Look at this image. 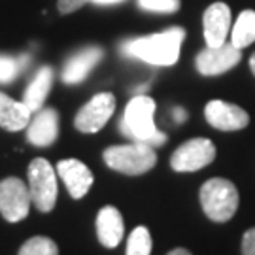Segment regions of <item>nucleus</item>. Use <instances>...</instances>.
<instances>
[{
    "instance_id": "27",
    "label": "nucleus",
    "mask_w": 255,
    "mask_h": 255,
    "mask_svg": "<svg viewBox=\"0 0 255 255\" xmlns=\"http://www.w3.org/2000/svg\"><path fill=\"white\" fill-rule=\"evenodd\" d=\"M95 4H118V2H123V0H91Z\"/></svg>"
},
{
    "instance_id": "15",
    "label": "nucleus",
    "mask_w": 255,
    "mask_h": 255,
    "mask_svg": "<svg viewBox=\"0 0 255 255\" xmlns=\"http://www.w3.org/2000/svg\"><path fill=\"white\" fill-rule=\"evenodd\" d=\"M102 51L101 47H85L80 53H76L66 63L63 70V82L64 83H80L87 78V74L95 68V64L102 59Z\"/></svg>"
},
{
    "instance_id": "4",
    "label": "nucleus",
    "mask_w": 255,
    "mask_h": 255,
    "mask_svg": "<svg viewBox=\"0 0 255 255\" xmlns=\"http://www.w3.org/2000/svg\"><path fill=\"white\" fill-rule=\"evenodd\" d=\"M104 163L116 172L140 176L153 168L157 163V155L153 146L134 142L127 146H112L104 149Z\"/></svg>"
},
{
    "instance_id": "23",
    "label": "nucleus",
    "mask_w": 255,
    "mask_h": 255,
    "mask_svg": "<svg viewBox=\"0 0 255 255\" xmlns=\"http://www.w3.org/2000/svg\"><path fill=\"white\" fill-rule=\"evenodd\" d=\"M242 255H255V227L248 229L242 237Z\"/></svg>"
},
{
    "instance_id": "21",
    "label": "nucleus",
    "mask_w": 255,
    "mask_h": 255,
    "mask_svg": "<svg viewBox=\"0 0 255 255\" xmlns=\"http://www.w3.org/2000/svg\"><path fill=\"white\" fill-rule=\"evenodd\" d=\"M25 63H27V57H23V59H13V57L0 55V83L11 82L19 74V68Z\"/></svg>"
},
{
    "instance_id": "14",
    "label": "nucleus",
    "mask_w": 255,
    "mask_h": 255,
    "mask_svg": "<svg viewBox=\"0 0 255 255\" xmlns=\"http://www.w3.org/2000/svg\"><path fill=\"white\" fill-rule=\"evenodd\" d=\"M123 216L116 206H104L97 216V237L104 248H116L123 240Z\"/></svg>"
},
{
    "instance_id": "6",
    "label": "nucleus",
    "mask_w": 255,
    "mask_h": 255,
    "mask_svg": "<svg viewBox=\"0 0 255 255\" xmlns=\"http://www.w3.org/2000/svg\"><path fill=\"white\" fill-rule=\"evenodd\" d=\"M216 159V146L208 138H191L178 147L170 157V166L176 172L201 170Z\"/></svg>"
},
{
    "instance_id": "22",
    "label": "nucleus",
    "mask_w": 255,
    "mask_h": 255,
    "mask_svg": "<svg viewBox=\"0 0 255 255\" xmlns=\"http://www.w3.org/2000/svg\"><path fill=\"white\" fill-rule=\"evenodd\" d=\"M138 6L155 13H174L180 9V0H138Z\"/></svg>"
},
{
    "instance_id": "20",
    "label": "nucleus",
    "mask_w": 255,
    "mask_h": 255,
    "mask_svg": "<svg viewBox=\"0 0 255 255\" xmlns=\"http://www.w3.org/2000/svg\"><path fill=\"white\" fill-rule=\"evenodd\" d=\"M17 255H59V248L51 238L32 237L21 246Z\"/></svg>"
},
{
    "instance_id": "1",
    "label": "nucleus",
    "mask_w": 255,
    "mask_h": 255,
    "mask_svg": "<svg viewBox=\"0 0 255 255\" xmlns=\"http://www.w3.org/2000/svg\"><path fill=\"white\" fill-rule=\"evenodd\" d=\"M185 38L182 27H172L157 34L128 40L121 46V51L127 57L140 59L155 66H172L180 57V47Z\"/></svg>"
},
{
    "instance_id": "19",
    "label": "nucleus",
    "mask_w": 255,
    "mask_h": 255,
    "mask_svg": "<svg viewBox=\"0 0 255 255\" xmlns=\"http://www.w3.org/2000/svg\"><path fill=\"white\" fill-rule=\"evenodd\" d=\"M151 254V235L146 227H136L127 240L125 255H149Z\"/></svg>"
},
{
    "instance_id": "17",
    "label": "nucleus",
    "mask_w": 255,
    "mask_h": 255,
    "mask_svg": "<svg viewBox=\"0 0 255 255\" xmlns=\"http://www.w3.org/2000/svg\"><path fill=\"white\" fill-rule=\"evenodd\" d=\"M51 83H53V70L49 66L40 68L34 80L28 83L27 91L23 95V102L28 106L30 112H36L44 106L47 95L51 91Z\"/></svg>"
},
{
    "instance_id": "18",
    "label": "nucleus",
    "mask_w": 255,
    "mask_h": 255,
    "mask_svg": "<svg viewBox=\"0 0 255 255\" xmlns=\"http://www.w3.org/2000/svg\"><path fill=\"white\" fill-rule=\"evenodd\" d=\"M255 42V11L244 9L238 15L235 27L231 30V44L238 49H244Z\"/></svg>"
},
{
    "instance_id": "25",
    "label": "nucleus",
    "mask_w": 255,
    "mask_h": 255,
    "mask_svg": "<svg viewBox=\"0 0 255 255\" xmlns=\"http://www.w3.org/2000/svg\"><path fill=\"white\" fill-rule=\"evenodd\" d=\"M174 119H176V123H183V121L187 119V114H185V110H182V108L174 110Z\"/></svg>"
},
{
    "instance_id": "9",
    "label": "nucleus",
    "mask_w": 255,
    "mask_h": 255,
    "mask_svg": "<svg viewBox=\"0 0 255 255\" xmlns=\"http://www.w3.org/2000/svg\"><path fill=\"white\" fill-rule=\"evenodd\" d=\"M242 59V49L233 44H221V46H208L197 55V70L202 76H219L235 68Z\"/></svg>"
},
{
    "instance_id": "8",
    "label": "nucleus",
    "mask_w": 255,
    "mask_h": 255,
    "mask_svg": "<svg viewBox=\"0 0 255 255\" xmlns=\"http://www.w3.org/2000/svg\"><path fill=\"white\" fill-rule=\"evenodd\" d=\"M114 110H116V97L112 93H99L78 112L74 125L80 132L85 134L99 132L108 123Z\"/></svg>"
},
{
    "instance_id": "10",
    "label": "nucleus",
    "mask_w": 255,
    "mask_h": 255,
    "mask_svg": "<svg viewBox=\"0 0 255 255\" xmlns=\"http://www.w3.org/2000/svg\"><path fill=\"white\" fill-rule=\"evenodd\" d=\"M204 116L210 125L218 130H240L250 123L246 110L225 101H210L204 108Z\"/></svg>"
},
{
    "instance_id": "7",
    "label": "nucleus",
    "mask_w": 255,
    "mask_h": 255,
    "mask_svg": "<svg viewBox=\"0 0 255 255\" xmlns=\"http://www.w3.org/2000/svg\"><path fill=\"white\" fill-rule=\"evenodd\" d=\"M30 191L19 178H6L0 182V214L6 221L17 223L28 216L30 210Z\"/></svg>"
},
{
    "instance_id": "26",
    "label": "nucleus",
    "mask_w": 255,
    "mask_h": 255,
    "mask_svg": "<svg viewBox=\"0 0 255 255\" xmlns=\"http://www.w3.org/2000/svg\"><path fill=\"white\" fill-rule=\"evenodd\" d=\"M168 255H191V252H187L185 248H174Z\"/></svg>"
},
{
    "instance_id": "2",
    "label": "nucleus",
    "mask_w": 255,
    "mask_h": 255,
    "mask_svg": "<svg viewBox=\"0 0 255 255\" xmlns=\"http://www.w3.org/2000/svg\"><path fill=\"white\" fill-rule=\"evenodd\" d=\"M155 101L147 95H136L130 99L123 114L121 130L123 134L132 138L134 142H142L147 146H163L166 142V134L155 127L153 121Z\"/></svg>"
},
{
    "instance_id": "3",
    "label": "nucleus",
    "mask_w": 255,
    "mask_h": 255,
    "mask_svg": "<svg viewBox=\"0 0 255 255\" xmlns=\"http://www.w3.org/2000/svg\"><path fill=\"white\" fill-rule=\"evenodd\" d=\"M199 199L204 214L216 223H225L233 218L240 201L237 185L225 178H212L204 182Z\"/></svg>"
},
{
    "instance_id": "13",
    "label": "nucleus",
    "mask_w": 255,
    "mask_h": 255,
    "mask_svg": "<svg viewBox=\"0 0 255 255\" xmlns=\"http://www.w3.org/2000/svg\"><path fill=\"white\" fill-rule=\"evenodd\" d=\"M59 134V116L53 108H44L30 121L27 130V138L32 146L44 147L51 146Z\"/></svg>"
},
{
    "instance_id": "5",
    "label": "nucleus",
    "mask_w": 255,
    "mask_h": 255,
    "mask_svg": "<svg viewBox=\"0 0 255 255\" xmlns=\"http://www.w3.org/2000/svg\"><path fill=\"white\" fill-rule=\"evenodd\" d=\"M28 191L32 204L40 212H51L57 202V176L49 161L38 157L28 164Z\"/></svg>"
},
{
    "instance_id": "11",
    "label": "nucleus",
    "mask_w": 255,
    "mask_h": 255,
    "mask_svg": "<svg viewBox=\"0 0 255 255\" xmlns=\"http://www.w3.org/2000/svg\"><path fill=\"white\" fill-rule=\"evenodd\" d=\"M202 25H204V40L208 46L225 44L231 30V8L225 2H214L204 11Z\"/></svg>"
},
{
    "instance_id": "16",
    "label": "nucleus",
    "mask_w": 255,
    "mask_h": 255,
    "mask_svg": "<svg viewBox=\"0 0 255 255\" xmlns=\"http://www.w3.org/2000/svg\"><path fill=\"white\" fill-rule=\"evenodd\" d=\"M30 110L25 102H17L9 99L8 95L0 93V127L6 130H21L28 127Z\"/></svg>"
},
{
    "instance_id": "24",
    "label": "nucleus",
    "mask_w": 255,
    "mask_h": 255,
    "mask_svg": "<svg viewBox=\"0 0 255 255\" xmlns=\"http://www.w3.org/2000/svg\"><path fill=\"white\" fill-rule=\"evenodd\" d=\"M87 0H59V11L61 13H70L74 9H80Z\"/></svg>"
},
{
    "instance_id": "28",
    "label": "nucleus",
    "mask_w": 255,
    "mask_h": 255,
    "mask_svg": "<svg viewBox=\"0 0 255 255\" xmlns=\"http://www.w3.org/2000/svg\"><path fill=\"white\" fill-rule=\"evenodd\" d=\"M250 66H252V72H254V76H255V53L252 55V59H250Z\"/></svg>"
},
{
    "instance_id": "12",
    "label": "nucleus",
    "mask_w": 255,
    "mask_h": 255,
    "mask_svg": "<svg viewBox=\"0 0 255 255\" xmlns=\"http://www.w3.org/2000/svg\"><path fill=\"white\" fill-rule=\"evenodd\" d=\"M57 172L63 178L72 199H82L93 185V172L78 159H64L57 164Z\"/></svg>"
}]
</instances>
